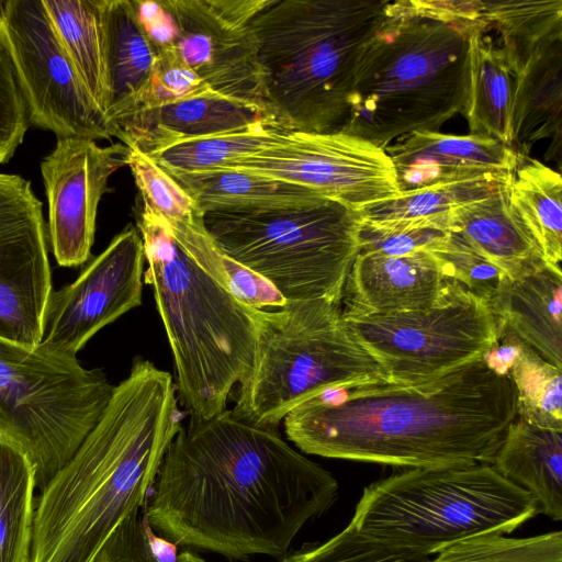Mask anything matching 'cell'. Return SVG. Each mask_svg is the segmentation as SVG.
Segmentation results:
<instances>
[{
  "label": "cell",
  "mask_w": 562,
  "mask_h": 562,
  "mask_svg": "<svg viewBox=\"0 0 562 562\" xmlns=\"http://www.w3.org/2000/svg\"><path fill=\"white\" fill-rule=\"evenodd\" d=\"M429 251L438 258L451 280L490 302L507 278L503 270L452 229Z\"/></svg>",
  "instance_id": "d590c367"
},
{
  "label": "cell",
  "mask_w": 562,
  "mask_h": 562,
  "mask_svg": "<svg viewBox=\"0 0 562 562\" xmlns=\"http://www.w3.org/2000/svg\"><path fill=\"white\" fill-rule=\"evenodd\" d=\"M101 23L104 116L114 137L116 125L142 106L158 49L140 25L133 0H102Z\"/></svg>",
  "instance_id": "7402d4cb"
},
{
  "label": "cell",
  "mask_w": 562,
  "mask_h": 562,
  "mask_svg": "<svg viewBox=\"0 0 562 562\" xmlns=\"http://www.w3.org/2000/svg\"><path fill=\"white\" fill-rule=\"evenodd\" d=\"M222 169L299 184L357 211L401 193L385 149L341 131H289L274 145Z\"/></svg>",
  "instance_id": "5bb4252c"
},
{
  "label": "cell",
  "mask_w": 562,
  "mask_h": 562,
  "mask_svg": "<svg viewBox=\"0 0 562 562\" xmlns=\"http://www.w3.org/2000/svg\"><path fill=\"white\" fill-rule=\"evenodd\" d=\"M510 181L476 178L401 192L395 198L360 210L361 220L393 225L449 218L456 209L486 198L508 187Z\"/></svg>",
  "instance_id": "1f68e13d"
},
{
  "label": "cell",
  "mask_w": 562,
  "mask_h": 562,
  "mask_svg": "<svg viewBox=\"0 0 562 562\" xmlns=\"http://www.w3.org/2000/svg\"><path fill=\"white\" fill-rule=\"evenodd\" d=\"M516 417L508 370L484 356L430 380L327 391L283 425L305 453L412 469L491 464Z\"/></svg>",
  "instance_id": "7a4b0ae2"
},
{
  "label": "cell",
  "mask_w": 562,
  "mask_h": 562,
  "mask_svg": "<svg viewBox=\"0 0 562 562\" xmlns=\"http://www.w3.org/2000/svg\"><path fill=\"white\" fill-rule=\"evenodd\" d=\"M145 261L142 236L128 225L74 282L53 291L40 345L77 357L99 330L142 304Z\"/></svg>",
  "instance_id": "e0dca14e"
},
{
  "label": "cell",
  "mask_w": 562,
  "mask_h": 562,
  "mask_svg": "<svg viewBox=\"0 0 562 562\" xmlns=\"http://www.w3.org/2000/svg\"><path fill=\"white\" fill-rule=\"evenodd\" d=\"M508 187L456 209L450 215V229L509 279H516L546 261L537 241L509 205Z\"/></svg>",
  "instance_id": "d4e9b609"
},
{
  "label": "cell",
  "mask_w": 562,
  "mask_h": 562,
  "mask_svg": "<svg viewBox=\"0 0 562 562\" xmlns=\"http://www.w3.org/2000/svg\"><path fill=\"white\" fill-rule=\"evenodd\" d=\"M169 175L194 200L202 215L259 213L325 198L299 184L234 169Z\"/></svg>",
  "instance_id": "484cf974"
},
{
  "label": "cell",
  "mask_w": 562,
  "mask_h": 562,
  "mask_svg": "<svg viewBox=\"0 0 562 562\" xmlns=\"http://www.w3.org/2000/svg\"><path fill=\"white\" fill-rule=\"evenodd\" d=\"M429 562H562V533L526 538L480 535L442 549Z\"/></svg>",
  "instance_id": "836d02e7"
},
{
  "label": "cell",
  "mask_w": 562,
  "mask_h": 562,
  "mask_svg": "<svg viewBox=\"0 0 562 562\" xmlns=\"http://www.w3.org/2000/svg\"><path fill=\"white\" fill-rule=\"evenodd\" d=\"M179 562H205L199 555L192 553L189 550H183L180 552Z\"/></svg>",
  "instance_id": "7bdbcfd3"
},
{
  "label": "cell",
  "mask_w": 562,
  "mask_h": 562,
  "mask_svg": "<svg viewBox=\"0 0 562 562\" xmlns=\"http://www.w3.org/2000/svg\"><path fill=\"white\" fill-rule=\"evenodd\" d=\"M389 1L270 0L251 31L263 99L291 132L340 131L349 115L357 64Z\"/></svg>",
  "instance_id": "5b68a950"
},
{
  "label": "cell",
  "mask_w": 562,
  "mask_h": 562,
  "mask_svg": "<svg viewBox=\"0 0 562 562\" xmlns=\"http://www.w3.org/2000/svg\"><path fill=\"white\" fill-rule=\"evenodd\" d=\"M252 317L254 363L231 409L248 424L278 429L291 411L327 391L386 380L346 326L340 305L286 301L274 310L252 307Z\"/></svg>",
  "instance_id": "ba28073f"
},
{
  "label": "cell",
  "mask_w": 562,
  "mask_h": 562,
  "mask_svg": "<svg viewBox=\"0 0 562 562\" xmlns=\"http://www.w3.org/2000/svg\"><path fill=\"white\" fill-rule=\"evenodd\" d=\"M136 227L147 262L144 280L172 352L178 400L190 419L211 418L226 409L234 385L252 368V307L203 270L144 204Z\"/></svg>",
  "instance_id": "8992f818"
},
{
  "label": "cell",
  "mask_w": 562,
  "mask_h": 562,
  "mask_svg": "<svg viewBox=\"0 0 562 562\" xmlns=\"http://www.w3.org/2000/svg\"><path fill=\"white\" fill-rule=\"evenodd\" d=\"M181 422L170 373L135 358L94 427L40 491L30 562H94L147 505Z\"/></svg>",
  "instance_id": "3957f363"
},
{
  "label": "cell",
  "mask_w": 562,
  "mask_h": 562,
  "mask_svg": "<svg viewBox=\"0 0 562 562\" xmlns=\"http://www.w3.org/2000/svg\"><path fill=\"white\" fill-rule=\"evenodd\" d=\"M36 488L29 457L0 432V562H30Z\"/></svg>",
  "instance_id": "f1b7e54d"
},
{
  "label": "cell",
  "mask_w": 562,
  "mask_h": 562,
  "mask_svg": "<svg viewBox=\"0 0 562 562\" xmlns=\"http://www.w3.org/2000/svg\"><path fill=\"white\" fill-rule=\"evenodd\" d=\"M153 487L145 512L155 532L228 560H280L338 494L336 479L278 429L248 424L231 409L182 426Z\"/></svg>",
  "instance_id": "6da1fadb"
},
{
  "label": "cell",
  "mask_w": 562,
  "mask_h": 562,
  "mask_svg": "<svg viewBox=\"0 0 562 562\" xmlns=\"http://www.w3.org/2000/svg\"><path fill=\"white\" fill-rule=\"evenodd\" d=\"M482 1H389L356 67L341 132L385 149L416 132H438L465 113L470 37L485 25Z\"/></svg>",
  "instance_id": "277c9868"
},
{
  "label": "cell",
  "mask_w": 562,
  "mask_h": 562,
  "mask_svg": "<svg viewBox=\"0 0 562 562\" xmlns=\"http://www.w3.org/2000/svg\"><path fill=\"white\" fill-rule=\"evenodd\" d=\"M429 250L405 256L359 251L347 277L342 313L395 314L431 307L451 282Z\"/></svg>",
  "instance_id": "ffe728a7"
},
{
  "label": "cell",
  "mask_w": 562,
  "mask_h": 562,
  "mask_svg": "<svg viewBox=\"0 0 562 562\" xmlns=\"http://www.w3.org/2000/svg\"><path fill=\"white\" fill-rule=\"evenodd\" d=\"M487 25L470 37V90L464 113L470 135L495 139L513 148L514 77L505 54Z\"/></svg>",
  "instance_id": "4316f807"
},
{
  "label": "cell",
  "mask_w": 562,
  "mask_h": 562,
  "mask_svg": "<svg viewBox=\"0 0 562 562\" xmlns=\"http://www.w3.org/2000/svg\"><path fill=\"white\" fill-rule=\"evenodd\" d=\"M137 19L158 52L172 46L175 21L162 1L133 0Z\"/></svg>",
  "instance_id": "60d3db41"
},
{
  "label": "cell",
  "mask_w": 562,
  "mask_h": 562,
  "mask_svg": "<svg viewBox=\"0 0 562 562\" xmlns=\"http://www.w3.org/2000/svg\"><path fill=\"white\" fill-rule=\"evenodd\" d=\"M127 154L123 143L102 147L87 138L60 137L42 160L47 238L59 266L80 267L90 260L100 199L110 176L127 165Z\"/></svg>",
  "instance_id": "ac0fdd59"
},
{
  "label": "cell",
  "mask_w": 562,
  "mask_h": 562,
  "mask_svg": "<svg viewBox=\"0 0 562 562\" xmlns=\"http://www.w3.org/2000/svg\"><path fill=\"white\" fill-rule=\"evenodd\" d=\"M505 480L526 491L538 514L562 518V430L516 417L491 463Z\"/></svg>",
  "instance_id": "cb8c5ba5"
},
{
  "label": "cell",
  "mask_w": 562,
  "mask_h": 562,
  "mask_svg": "<svg viewBox=\"0 0 562 562\" xmlns=\"http://www.w3.org/2000/svg\"><path fill=\"white\" fill-rule=\"evenodd\" d=\"M29 126L27 109L11 60L0 44V164L13 157Z\"/></svg>",
  "instance_id": "ab89813d"
},
{
  "label": "cell",
  "mask_w": 562,
  "mask_h": 562,
  "mask_svg": "<svg viewBox=\"0 0 562 562\" xmlns=\"http://www.w3.org/2000/svg\"><path fill=\"white\" fill-rule=\"evenodd\" d=\"M203 223L225 256L266 280L285 301L340 305L359 252L360 211L322 198L259 213H205Z\"/></svg>",
  "instance_id": "9c48e42d"
},
{
  "label": "cell",
  "mask_w": 562,
  "mask_h": 562,
  "mask_svg": "<svg viewBox=\"0 0 562 562\" xmlns=\"http://www.w3.org/2000/svg\"><path fill=\"white\" fill-rule=\"evenodd\" d=\"M537 514L533 498L491 464L412 468L367 486L349 525L429 557L467 538L510 533Z\"/></svg>",
  "instance_id": "52a82bcc"
},
{
  "label": "cell",
  "mask_w": 562,
  "mask_h": 562,
  "mask_svg": "<svg viewBox=\"0 0 562 562\" xmlns=\"http://www.w3.org/2000/svg\"><path fill=\"white\" fill-rule=\"evenodd\" d=\"M505 329L562 369V272L548 263L504 280L491 302Z\"/></svg>",
  "instance_id": "603a6c76"
},
{
  "label": "cell",
  "mask_w": 562,
  "mask_h": 562,
  "mask_svg": "<svg viewBox=\"0 0 562 562\" xmlns=\"http://www.w3.org/2000/svg\"><path fill=\"white\" fill-rule=\"evenodd\" d=\"M429 558L374 542L350 525L329 540L286 553L279 562H429Z\"/></svg>",
  "instance_id": "8d00e7d4"
},
{
  "label": "cell",
  "mask_w": 562,
  "mask_h": 562,
  "mask_svg": "<svg viewBox=\"0 0 562 562\" xmlns=\"http://www.w3.org/2000/svg\"><path fill=\"white\" fill-rule=\"evenodd\" d=\"M176 26L172 48L213 92L268 115L251 31L270 0H164ZM271 116V115H270Z\"/></svg>",
  "instance_id": "9a60e30c"
},
{
  "label": "cell",
  "mask_w": 562,
  "mask_h": 562,
  "mask_svg": "<svg viewBox=\"0 0 562 562\" xmlns=\"http://www.w3.org/2000/svg\"><path fill=\"white\" fill-rule=\"evenodd\" d=\"M341 314L386 380L398 383L430 380L483 358L501 335L491 302L456 281L442 300L425 310Z\"/></svg>",
  "instance_id": "8fae6325"
},
{
  "label": "cell",
  "mask_w": 562,
  "mask_h": 562,
  "mask_svg": "<svg viewBox=\"0 0 562 562\" xmlns=\"http://www.w3.org/2000/svg\"><path fill=\"white\" fill-rule=\"evenodd\" d=\"M482 16L501 35L514 77L513 147L528 156L552 138L561 151L562 1H482Z\"/></svg>",
  "instance_id": "4fadbf2b"
},
{
  "label": "cell",
  "mask_w": 562,
  "mask_h": 562,
  "mask_svg": "<svg viewBox=\"0 0 562 562\" xmlns=\"http://www.w3.org/2000/svg\"><path fill=\"white\" fill-rule=\"evenodd\" d=\"M209 94L217 93L170 47L158 52L149 89L139 109L157 108Z\"/></svg>",
  "instance_id": "f35d334b"
},
{
  "label": "cell",
  "mask_w": 562,
  "mask_h": 562,
  "mask_svg": "<svg viewBox=\"0 0 562 562\" xmlns=\"http://www.w3.org/2000/svg\"><path fill=\"white\" fill-rule=\"evenodd\" d=\"M94 562H124V560L110 547H104Z\"/></svg>",
  "instance_id": "b9f144b4"
},
{
  "label": "cell",
  "mask_w": 562,
  "mask_h": 562,
  "mask_svg": "<svg viewBox=\"0 0 562 562\" xmlns=\"http://www.w3.org/2000/svg\"><path fill=\"white\" fill-rule=\"evenodd\" d=\"M508 374L517 393V417L539 427L562 430L561 369L515 336Z\"/></svg>",
  "instance_id": "d6a6232c"
},
{
  "label": "cell",
  "mask_w": 562,
  "mask_h": 562,
  "mask_svg": "<svg viewBox=\"0 0 562 562\" xmlns=\"http://www.w3.org/2000/svg\"><path fill=\"white\" fill-rule=\"evenodd\" d=\"M42 1L65 53L104 115L102 0Z\"/></svg>",
  "instance_id": "f546056e"
},
{
  "label": "cell",
  "mask_w": 562,
  "mask_h": 562,
  "mask_svg": "<svg viewBox=\"0 0 562 562\" xmlns=\"http://www.w3.org/2000/svg\"><path fill=\"white\" fill-rule=\"evenodd\" d=\"M400 192L476 178L512 180L519 155L495 139L416 132L385 148Z\"/></svg>",
  "instance_id": "d6986e66"
},
{
  "label": "cell",
  "mask_w": 562,
  "mask_h": 562,
  "mask_svg": "<svg viewBox=\"0 0 562 562\" xmlns=\"http://www.w3.org/2000/svg\"><path fill=\"white\" fill-rule=\"evenodd\" d=\"M126 166L133 173L143 204L168 225L202 215L194 200L148 155L128 147Z\"/></svg>",
  "instance_id": "e575fe53"
},
{
  "label": "cell",
  "mask_w": 562,
  "mask_h": 562,
  "mask_svg": "<svg viewBox=\"0 0 562 562\" xmlns=\"http://www.w3.org/2000/svg\"><path fill=\"white\" fill-rule=\"evenodd\" d=\"M508 202L542 251L549 266L561 269L562 179L538 159L520 156L507 191Z\"/></svg>",
  "instance_id": "83f0119b"
},
{
  "label": "cell",
  "mask_w": 562,
  "mask_h": 562,
  "mask_svg": "<svg viewBox=\"0 0 562 562\" xmlns=\"http://www.w3.org/2000/svg\"><path fill=\"white\" fill-rule=\"evenodd\" d=\"M43 204L29 180L0 173V336L35 347L53 293Z\"/></svg>",
  "instance_id": "2e32d148"
},
{
  "label": "cell",
  "mask_w": 562,
  "mask_h": 562,
  "mask_svg": "<svg viewBox=\"0 0 562 562\" xmlns=\"http://www.w3.org/2000/svg\"><path fill=\"white\" fill-rule=\"evenodd\" d=\"M288 130L273 121L245 130L189 139L148 156L168 173H194L222 169L274 145Z\"/></svg>",
  "instance_id": "4dcf8cb0"
},
{
  "label": "cell",
  "mask_w": 562,
  "mask_h": 562,
  "mask_svg": "<svg viewBox=\"0 0 562 562\" xmlns=\"http://www.w3.org/2000/svg\"><path fill=\"white\" fill-rule=\"evenodd\" d=\"M0 44L25 102L29 122L57 138L110 139L111 128L65 53L42 0H7Z\"/></svg>",
  "instance_id": "7c38bea8"
},
{
  "label": "cell",
  "mask_w": 562,
  "mask_h": 562,
  "mask_svg": "<svg viewBox=\"0 0 562 562\" xmlns=\"http://www.w3.org/2000/svg\"><path fill=\"white\" fill-rule=\"evenodd\" d=\"M265 121L276 122L259 108L209 94L138 109L116 125L114 137L149 155L179 142L236 132Z\"/></svg>",
  "instance_id": "44dd1931"
},
{
  "label": "cell",
  "mask_w": 562,
  "mask_h": 562,
  "mask_svg": "<svg viewBox=\"0 0 562 562\" xmlns=\"http://www.w3.org/2000/svg\"><path fill=\"white\" fill-rule=\"evenodd\" d=\"M3 4H4V1L0 0V12H1L2 8H3Z\"/></svg>",
  "instance_id": "ee69618b"
},
{
  "label": "cell",
  "mask_w": 562,
  "mask_h": 562,
  "mask_svg": "<svg viewBox=\"0 0 562 562\" xmlns=\"http://www.w3.org/2000/svg\"><path fill=\"white\" fill-rule=\"evenodd\" d=\"M449 231L450 217L393 225H378L361 220L359 251L405 256L430 250Z\"/></svg>",
  "instance_id": "74e56055"
},
{
  "label": "cell",
  "mask_w": 562,
  "mask_h": 562,
  "mask_svg": "<svg viewBox=\"0 0 562 562\" xmlns=\"http://www.w3.org/2000/svg\"><path fill=\"white\" fill-rule=\"evenodd\" d=\"M114 385L77 357L0 336V432L35 469L43 490L68 462L104 411Z\"/></svg>",
  "instance_id": "30bf717a"
}]
</instances>
